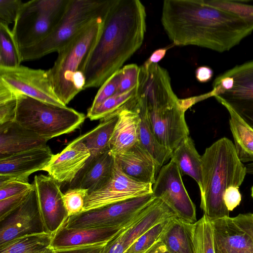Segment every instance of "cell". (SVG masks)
<instances>
[{
	"instance_id": "obj_1",
	"label": "cell",
	"mask_w": 253,
	"mask_h": 253,
	"mask_svg": "<svg viewBox=\"0 0 253 253\" xmlns=\"http://www.w3.org/2000/svg\"><path fill=\"white\" fill-rule=\"evenodd\" d=\"M161 22L174 44L218 52L230 50L253 32V22L205 0H164Z\"/></svg>"
},
{
	"instance_id": "obj_2",
	"label": "cell",
	"mask_w": 253,
	"mask_h": 253,
	"mask_svg": "<svg viewBox=\"0 0 253 253\" xmlns=\"http://www.w3.org/2000/svg\"><path fill=\"white\" fill-rule=\"evenodd\" d=\"M139 0H115L86 65L84 89L101 86L141 46L146 30Z\"/></svg>"
},
{
	"instance_id": "obj_3",
	"label": "cell",
	"mask_w": 253,
	"mask_h": 253,
	"mask_svg": "<svg viewBox=\"0 0 253 253\" xmlns=\"http://www.w3.org/2000/svg\"><path fill=\"white\" fill-rule=\"evenodd\" d=\"M247 174L234 144L222 137L207 147L202 156L200 207L210 220L229 216L223 199L231 186L239 188Z\"/></svg>"
},
{
	"instance_id": "obj_4",
	"label": "cell",
	"mask_w": 253,
	"mask_h": 253,
	"mask_svg": "<svg viewBox=\"0 0 253 253\" xmlns=\"http://www.w3.org/2000/svg\"><path fill=\"white\" fill-rule=\"evenodd\" d=\"M108 13L93 20L62 48L52 67L46 71L55 94L66 106L84 89L86 65Z\"/></svg>"
},
{
	"instance_id": "obj_5",
	"label": "cell",
	"mask_w": 253,
	"mask_h": 253,
	"mask_svg": "<svg viewBox=\"0 0 253 253\" xmlns=\"http://www.w3.org/2000/svg\"><path fill=\"white\" fill-rule=\"evenodd\" d=\"M115 0H69L66 10L53 31L39 42L18 49L20 62L58 52L96 18L106 15Z\"/></svg>"
},
{
	"instance_id": "obj_6",
	"label": "cell",
	"mask_w": 253,
	"mask_h": 253,
	"mask_svg": "<svg viewBox=\"0 0 253 253\" xmlns=\"http://www.w3.org/2000/svg\"><path fill=\"white\" fill-rule=\"evenodd\" d=\"M85 118L84 114L67 106L55 105L25 95L17 97L14 121L48 140L72 132Z\"/></svg>"
},
{
	"instance_id": "obj_7",
	"label": "cell",
	"mask_w": 253,
	"mask_h": 253,
	"mask_svg": "<svg viewBox=\"0 0 253 253\" xmlns=\"http://www.w3.org/2000/svg\"><path fill=\"white\" fill-rule=\"evenodd\" d=\"M69 0H32L23 2L11 29L17 49L46 37L57 25Z\"/></svg>"
},
{
	"instance_id": "obj_8",
	"label": "cell",
	"mask_w": 253,
	"mask_h": 253,
	"mask_svg": "<svg viewBox=\"0 0 253 253\" xmlns=\"http://www.w3.org/2000/svg\"><path fill=\"white\" fill-rule=\"evenodd\" d=\"M211 91L217 101L226 103L253 127V60L216 77Z\"/></svg>"
},
{
	"instance_id": "obj_9",
	"label": "cell",
	"mask_w": 253,
	"mask_h": 253,
	"mask_svg": "<svg viewBox=\"0 0 253 253\" xmlns=\"http://www.w3.org/2000/svg\"><path fill=\"white\" fill-rule=\"evenodd\" d=\"M156 198L152 193L83 211L68 217L63 225L68 228L122 226L131 221Z\"/></svg>"
},
{
	"instance_id": "obj_10",
	"label": "cell",
	"mask_w": 253,
	"mask_h": 253,
	"mask_svg": "<svg viewBox=\"0 0 253 253\" xmlns=\"http://www.w3.org/2000/svg\"><path fill=\"white\" fill-rule=\"evenodd\" d=\"M0 87L16 96L25 95L55 105L65 106L55 94L46 71L23 65L0 67Z\"/></svg>"
},
{
	"instance_id": "obj_11",
	"label": "cell",
	"mask_w": 253,
	"mask_h": 253,
	"mask_svg": "<svg viewBox=\"0 0 253 253\" xmlns=\"http://www.w3.org/2000/svg\"><path fill=\"white\" fill-rule=\"evenodd\" d=\"M153 195L163 201L182 220L197 221L196 207L190 198L176 164L171 160L164 165L152 185Z\"/></svg>"
},
{
	"instance_id": "obj_12",
	"label": "cell",
	"mask_w": 253,
	"mask_h": 253,
	"mask_svg": "<svg viewBox=\"0 0 253 253\" xmlns=\"http://www.w3.org/2000/svg\"><path fill=\"white\" fill-rule=\"evenodd\" d=\"M210 221L215 253H253V213Z\"/></svg>"
},
{
	"instance_id": "obj_13",
	"label": "cell",
	"mask_w": 253,
	"mask_h": 253,
	"mask_svg": "<svg viewBox=\"0 0 253 253\" xmlns=\"http://www.w3.org/2000/svg\"><path fill=\"white\" fill-rule=\"evenodd\" d=\"M159 198H156L136 218L126 225L103 249V253H123L137 239L156 225L176 216Z\"/></svg>"
},
{
	"instance_id": "obj_14",
	"label": "cell",
	"mask_w": 253,
	"mask_h": 253,
	"mask_svg": "<svg viewBox=\"0 0 253 253\" xmlns=\"http://www.w3.org/2000/svg\"><path fill=\"white\" fill-rule=\"evenodd\" d=\"M152 185L129 178L115 162L112 179L103 188L88 193L85 198L84 211L152 194Z\"/></svg>"
},
{
	"instance_id": "obj_15",
	"label": "cell",
	"mask_w": 253,
	"mask_h": 253,
	"mask_svg": "<svg viewBox=\"0 0 253 253\" xmlns=\"http://www.w3.org/2000/svg\"><path fill=\"white\" fill-rule=\"evenodd\" d=\"M43 232L45 231L34 185L23 203L0 220V247L19 237Z\"/></svg>"
},
{
	"instance_id": "obj_16",
	"label": "cell",
	"mask_w": 253,
	"mask_h": 253,
	"mask_svg": "<svg viewBox=\"0 0 253 253\" xmlns=\"http://www.w3.org/2000/svg\"><path fill=\"white\" fill-rule=\"evenodd\" d=\"M33 183L44 231L53 234L68 217L60 184L50 176L42 174L36 175Z\"/></svg>"
},
{
	"instance_id": "obj_17",
	"label": "cell",
	"mask_w": 253,
	"mask_h": 253,
	"mask_svg": "<svg viewBox=\"0 0 253 253\" xmlns=\"http://www.w3.org/2000/svg\"><path fill=\"white\" fill-rule=\"evenodd\" d=\"M90 153L78 137L60 152L53 155L42 170L59 184L71 183L84 167Z\"/></svg>"
},
{
	"instance_id": "obj_18",
	"label": "cell",
	"mask_w": 253,
	"mask_h": 253,
	"mask_svg": "<svg viewBox=\"0 0 253 253\" xmlns=\"http://www.w3.org/2000/svg\"><path fill=\"white\" fill-rule=\"evenodd\" d=\"M139 213L128 223L119 226L68 228L62 225L52 234L50 247L55 251H59L108 242L126 225L134 221Z\"/></svg>"
},
{
	"instance_id": "obj_19",
	"label": "cell",
	"mask_w": 253,
	"mask_h": 253,
	"mask_svg": "<svg viewBox=\"0 0 253 253\" xmlns=\"http://www.w3.org/2000/svg\"><path fill=\"white\" fill-rule=\"evenodd\" d=\"M48 145L0 158V180H29L32 173L42 170L53 156Z\"/></svg>"
},
{
	"instance_id": "obj_20",
	"label": "cell",
	"mask_w": 253,
	"mask_h": 253,
	"mask_svg": "<svg viewBox=\"0 0 253 253\" xmlns=\"http://www.w3.org/2000/svg\"><path fill=\"white\" fill-rule=\"evenodd\" d=\"M126 176L135 181L153 184L160 169L151 155L138 141L127 150L114 155Z\"/></svg>"
},
{
	"instance_id": "obj_21",
	"label": "cell",
	"mask_w": 253,
	"mask_h": 253,
	"mask_svg": "<svg viewBox=\"0 0 253 253\" xmlns=\"http://www.w3.org/2000/svg\"><path fill=\"white\" fill-rule=\"evenodd\" d=\"M115 160L110 150L90 157L83 169L70 183V188H81L88 193L106 186L112 179Z\"/></svg>"
},
{
	"instance_id": "obj_22",
	"label": "cell",
	"mask_w": 253,
	"mask_h": 253,
	"mask_svg": "<svg viewBox=\"0 0 253 253\" xmlns=\"http://www.w3.org/2000/svg\"><path fill=\"white\" fill-rule=\"evenodd\" d=\"M48 141L14 121L0 124V158L45 146Z\"/></svg>"
},
{
	"instance_id": "obj_23",
	"label": "cell",
	"mask_w": 253,
	"mask_h": 253,
	"mask_svg": "<svg viewBox=\"0 0 253 253\" xmlns=\"http://www.w3.org/2000/svg\"><path fill=\"white\" fill-rule=\"evenodd\" d=\"M135 96L117 109L118 119L110 143V150L113 155L138 142L139 115L134 107Z\"/></svg>"
},
{
	"instance_id": "obj_24",
	"label": "cell",
	"mask_w": 253,
	"mask_h": 253,
	"mask_svg": "<svg viewBox=\"0 0 253 253\" xmlns=\"http://www.w3.org/2000/svg\"><path fill=\"white\" fill-rule=\"evenodd\" d=\"M134 107L139 115L138 141L151 155L160 169L170 160L172 152L161 145L152 129L146 107L136 95Z\"/></svg>"
},
{
	"instance_id": "obj_25",
	"label": "cell",
	"mask_w": 253,
	"mask_h": 253,
	"mask_svg": "<svg viewBox=\"0 0 253 253\" xmlns=\"http://www.w3.org/2000/svg\"><path fill=\"white\" fill-rule=\"evenodd\" d=\"M193 224L173 217L168 220L159 240L170 253H194Z\"/></svg>"
},
{
	"instance_id": "obj_26",
	"label": "cell",
	"mask_w": 253,
	"mask_h": 253,
	"mask_svg": "<svg viewBox=\"0 0 253 253\" xmlns=\"http://www.w3.org/2000/svg\"><path fill=\"white\" fill-rule=\"evenodd\" d=\"M227 110L229 125L239 159L243 163H253V127L237 112L223 101H218Z\"/></svg>"
},
{
	"instance_id": "obj_27",
	"label": "cell",
	"mask_w": 253,
	"mask_h": 253,
	"mask_svg": "<svg viewBox=\"0 0 253 253\" xmlns=\"http://www.w3.org/2000/svg\"><path fill=\"white\" fill-rule=\"evenodd\" d=\"M170 160L178 167L181 176L188 175L198 184L202 182V156L198 152L192 139L188 136L173 150Z\"/></svg>"
},
{
	"instance_id": "obj_28",
	"label": "cell",
	"mask_w": 253,
	"mask_h": 253,
	"mask_svg": "<svg viewBox=\"0 0 253 253\" xmlns=\"http://www.w3.org/2000/svg\"><path fill=\"white\" fill-rule=\"evenodd\" d=\"M118 119L115 110L101 119L99 124L93 129L79 136L90 153V157L110 150V143Z\"/></svg>"
},
{
	"instance_id": "obj_29",
	"label": "cell",
	"mask_w": 253,
	"mask_h": 253,
	"mask_svg": "<svg viewBox=\"0 0 253 253\" xmlns=\"http://www.w3.org/2000/svg\"><path fill=\"white\" fill-rule=\"evenodd\" d=\"M52 237L45 232L27 234L0 247V253H38L50 247Z\"/></svg>"
},
{
	"instance_id": "obj_30",
	"label": "cell",
	"mask_w": 253,
	"mask_h": 253,
	"mask_svg": "<svg viewBox=\"0 0 253 253\" xmlns=\"http://www.w3.org/2000/svg\"><path fill=\"white\" fill-rule=\"evenodd\" d=\"M193 243L194 253H215L211 224L205 214L193 224Z\"/></svg>"
},
{
	"instance_id": "obj_31",
	"label": "cell",
	"mask_w": 253,
	"mask_h": 253,
	"mask_svg": "<svg viewBox=\"0 0 253 253\" xmlns=\"http://www.w3.org/2000/svg\"><path fill=\"white\" fill-rule=\"evenodd\" d=\"M20 63L11 29L8 25L0 23V67L13 68Z\"/></svg>"
},
{
	"instance_id": "obj_32",
	"label": "cell",
	"mask_w": 253,
	"mask_h": 253,
	"mask_svg": "<svg viewBox=\"0 0 253 253\" xmlns=\"http://www.w3.org/2000/svg\"><path fill=\"white\" fill-rule=\"evenodd\" d=\"M137 85L134 88L125 93H117L95 107H90L86 117L91 121L102 119L123 106L137 92Z\"/></svg>"
},
{
	"instance_id": "obj_33",
	"label": "cell",
	"mask_w": 253,
	"mask_h": 253,
	"mask_svg": "<svg viewBox=\"0 0 253 253\" xmlns=\"http://www.w3.org/2000/svg\"><path fill=\"white\" fill-rule=\"evenodd\" d=\"M168 220L156 225L141 235L123 253H146L159 240Z\"/></svg>"
},
{
	"instance_id": "obj_34",
	"label": "cell",
	"mask_w": 253,
	"mask_h": 253,
	"mask_svg": "<svg viewBox=\"0 0 253 253\" xmlns=\"http://www.w3.org/2000/svg\"><path fill=\"white\" fill-rule=\"evenodd\" d=\"M207 3L226 10L253 22V5L245 1L231 0H205Z\"/></svg>"
},
{
	"instance_id": "obj_35",
	"label": "cell",
	"mask_w": 253,
	"mask_h": 253,
	"mask_svg": "<svg viewBox=\"0 0 253 253\" xmlns=\"http://www.w3.org/2000/svg\"><path fill=\"white\" fill-rule=\"evenodd\" d=\"M88 193L86 189L70 188L63 194V203L68 217L84 211L85 198Z\"/></svg>"
},
{
	"instance_id": "obj_36",
	"label": "cell",
	"mask_w": 253,
	"mask_h": 253,
	"mask_svg": "<svg viewBox=\"0 0 253 253\" xmlns=\"http://www.w3.org/2000/svg\"><path fill=\"white\" fill-rule=\"evenodd\" d=\"M121 77V69L114 73L100 86L91 107H95L118 92Z\"/></svg>"
},
{
	"instance_id": "obj_37",
	"label": "cell",
	"mask_w": 253,
	"mask_h": 253,
	"mask_svg": "<svg viewBox=\"0 0 253 253\" xmlns=\"http://www.w3.org/2000/svg\"><path fill=\"white\" fill-rule=\"evenodd\" d=\"M33 187L29 180L17 178L0 180V200L29 190Z\"/></svg>"
},
{
	"instance_id": "obj_38",
	"label": "cell",
	"mask_w": 253,
	"mask_h": 253,
	"mask_svg": "<svg viewBox=\"0 0 253 253\" xmlns=\"http://www.w3.org/2000/svg\"><path fill=\"white\" fill-rule=\"evenodd\" d=\"M121 70V77L118 92L125 93L137 86L140 67L135 64H130L125 66Z\"/></svg>"
},
{
	"instance_id": "obj_39",
	"label": "cell",
	"mask_w": 253,
	"mask_h": 253,
	"mask_svg": "<svg viewBox=\"0 0 253 253\" xmlns=\"http://www.w3.org/2000/svg\"><path fill=\"white\" fill-rule=\"evenodd\" d=\"M23 3L20 0H0V23L14 24Z\"/></svg>"
},
{
	"instance_id": "obj_40",
	"label": "cell",
	"mask_w": 253,
	"mask_h": 253,
	"mask_svg": "<svg viewBox=\"0 0 253 253\" xmlns=\"http://www.w3.org/2000/svg\"><path fill=\"white\" fill-rule=\"evenodd\" d=\"M32 188L6 199L0 200V220L4 218L18 208L27 197Z\"/></svg>"
},
{
	"instance_id": "obj_41",
	"label": "cell",
	"mask_w": 253,
	"mask_h": 253,
	"mask_svg": "<svg viewBox=\"0 0 253 253\" xmlns=\"http://www.w3.org/2000/svg\"><path fill=\"white\" fill-rule=\"evenodd\" d=\"M17 98L0 102V124L14 121Z\"/></svg>"
},
{
	"instance_id": "obj_42",
	"label": "cell",
	"mask_w": 253,
	"mask_h": 253,
	"mask_svg": "<svg viewBox=\"0 0 253 253\" xmlns=\"http://www.w3.org/2000/svg\"><path fill=\"white\" fill-rule=\"evenodd\" d=\"M225 205L230 211L239 206L242 200V196L239 190V188L231 186L226 190L223 196Z\"/></svg>"
},
{
	"instance_id": "obj_43",
	"label": "cell",
	"mask_w": 253,
	"mask_h": 253,
	"mask_svg": "<svg viewBox=\"0 0 253 253\" xmlns=\"http://www.w3.org/2000/svg\"><path fill=\"white\" fill-rule=\"evenodd\" d=\"M108 242L68 250L56 251L57 253H100Z\"/></svg>"
},
{
	"instance_id": "obj_44",
	"label": "cell",
	"mask_w": 253,
	"mask_h": 253,
	"mask_svg": "<svg viewBox=\"0 0 253 253\" xmlns=\"http://www.w3.org/2000/svg\"><path fill=\"white\" fill-rule=\"evenodd\" d=\"M213 71L212 69L207 66H202L198 67L195 71V76L197 80L201 83L209 82L213 77Z\"/></svg>"
},
{
	"instance_id": "obj_45",
	"label": "cell",
	"mask_w": 253,
	"mask_h": 253,
	"mask_svg": "<svg viewBox=\"0 0 253 253\" xmlns=\"http://www.w3.org/2000/svg\"><path fill=\"white\" fill-rule=\"evenodd\" d=\"M168 48H159L154 51L147 60L152 63H158L165 56Z\"/></svg>"
},
{
	"instance_id": "obj_46",
	"label": "cell",
	"mask_w": 253,
	"mask_h": 253,
	"mask_svg": "<svg viewBox=\"0 0 253 253\" xmlns=\"http://www.w3.org/2000/svg\"><path fill=\"white\" fill-rule=\"evenodd\" d=\"M151 250L152 253H170L159 239L151 247Z\"/></svg>"
},
{
	"instance_id": "obj_47",
	"label": "cell",
	"mask_w": 253,
	"mask_h": 253,
	"mask_svg": "<svg viewBox=\"0 0 253 253\" xmlns=\"http://www.w3.org/2000/svg\"><path fill=\"white\" fill-rule=\"evenodd\" d=\"M247 173L253 175V163H250L246 165Z\"/></svg>"
},
{
	"instance_id": "obj_48",
	"label": "cell",
	"mask_w": 253,
	"mask_h": 253,
	"mask_svg": "<svg viewBox=\"0 0 253 253\" xmlns=\"http://www.w3.org/2000/svg\"><path fill=\"white\" fill-rule=\"evenodd\" d=\"M38 253H57V252L52 248L49 247L48 248Z\"/></svg>"
},
{
	"instance_id": "obj_49",
	"label": "cell",
	"mask_w": 253,
	"mask_h": 253,
	"mask_svg": "<svg viewBox=\"0 0 253 253\" xmlns=\"http://www.w3.org/2000/svg\"><path fill=\"white\" fill-rule=\"evenodd\" d=\"M251 190V196L253 199V186L252 187Z\"/></svg>"
},
{
	"instance_id": "obj_50",
	"label": "cell",
	"mask_w": 253,
	"mask_h": 253,
	"mask_svg": "<svg viewBox=\"0 0 253 253\" xmlns=\"http://www.w3.org/2000/svg\"><path fill=\"white\" fill-rule=\"evenodd\" d=\"M145 253H152L151 250V248Z\"/></svg>"
},
{
	"instance_id": "obj_51",
	"label": "cell",
	"mask_w": 253,
	"mask_h": 253,
	"mask_svg": "<svg viewBox=\"0 0 253 253\" xmlns=\"http://www.w3.org/2000/svg\"><path fill=\"white\" fill-rule=\"evenodd\" d=\"M103 249H102V250H101V251L100 252V253H103Z\"/></svg>"
}]
</instances>
